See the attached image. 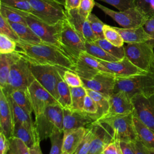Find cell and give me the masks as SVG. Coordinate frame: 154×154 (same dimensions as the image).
<instances>
[{
  "label": "cell",
  "instance_id": "6da1fadb",
  "mask_svg": "<svg viewBox=\"0 0 154 154\" xmlns=\"http://www.w3.org/2000/svg\"><path fill=\"white\" fill-rule=\"evenodd\" d=\"M17 50L21 56L32 65H49L63 71L75 72V62L58 47L47 45L29 44L19 40Z\"/></svg>",
  "mask_w": 154,
  "mask_h": 154
},
{
  "label": "cell",
  "instance_id": "7a4b0ae2",
  "mask_svg": "<svg viewBox=\"0 0 154 154\" xmlns=\"http://www.w3.org/2000/svg\"><path fill=\"white\" fill-rule=\"evenodd\" d=\"M96 121L105 128L112 140L133 142L138 139L133 120V113L105 114Z\"/></svg>",
  "mask_w": 154,
  "mask_h": 154
},
{
  "label": "cell",
  "instance_id": "3957f363",
  "mask_svg": "<svg viewBox=\"0 0 154 154\" xmlns=\"http://www.w3.org/2000/svg\"><path fill=\"white\" fill-rule=\"evenodd\" d=\"M125 56L137 67L154 76V40L144 43H127Z\"/></svg>",
  "mask_w": 154,
  "mask_h": 154
},
{
  "label": "cell",
  "instance_id": "277c9868",
  "mask_svg": "<svg viewBox=\"0 0 154 154\" xmlns=\"http://www.w3.org/2000/svg\"><path fill=\"white\" fill-rule=\"evenodd\" d=\"M119 91L125 92L131 98L136 94L149 97L154 94V76L146 73L128 78L116 76L114 92Z\"/></svg>",
  "mask_w": 154,
  "mask_h": 154
},
{
  "label": "cell",
  "instance_id": "5b68a950",
  "mask_svg": "<svg viewBox=\"0 0 154 154\" xmlns=\"http://www.w3.org/2000/svg\"><path fill=\"white\" fill-rule=\"evenodd\" d=\"M35 124L39 138L45 140L55 131L63 132V109L60 105L48 106L40 115L35 117Z\"/></svg>",
  "mask_w": 154,
  "mask_h": 154
},
{
  "label": "cell",
  "instance_id": "8992f818",
  "mask_svg": "<svg viewBox=\"0 0 154 154\" xmlns=\"http://www.w3.org/2000/svg\"><path fill=\"white\" fill-rule=\"evenodd\" d=\"M22 12L26 24L44 44L55 46L62 51L60 38L63 21L55 25H49L31 13Z\"/></svg>",
  "mask_w": 154,
  "mask_h": 154
},
{
  "label": "cell",
  "instance_id": "52a82bcc",
  "mask_svg": "<svg viewBox=\"0 0 154 154\" xmlns=\"http://www.w3.org/2000/svg\"><path fill=\"white\" fill-rule=\"evenodd\" d=\"M35 79L29 63L22 57L13 64L6 86L2 88L8 96L15 90L28 88Z\"/></svg>",
  "mask_w": 154,
  "mask_h": 154
},
{
  "label": "cell",
  "instance_id": "ba28073f",
  "mask_svg": "<svg viewBox=\"0 0 154 154\" xmlns=\"http://www.w3.org/2000/svg\"><path fill=\"white\" fill-rule=\"evenodd\" d=\"M33 15L49 25H55L67 19L65 8L54 0H29Z\"/></svg>",
  "mask_w": 154,
  "mask_h": 154
},
{
  "label": "cell",
  "instance_id": "9c48e42d",
  "mask_svg": "<svg viewBox=\"0 0 154 154\" xmlns=\"http://www.w3.org/2000/svg\"><path fill=\"white\" fill-rule=\"evenodd\" d=\"M62 51L74 62L82 52L85 51V42L73 28L67 19L62 22L60 38Z\"/></svg>",
  "mask_w": 154,
  "mask_h": 154
},
{
  "label": "cell",
  "instance_id": "30bf717a",
  "mask_svg": "<svg viewBox=\"0 0 154 154\" xmlns=\"http://www.w3.org/2000/svg\"><path fill=\"white\" fill-rule=\"evenodd\" d=\"M95 5L111 17L123 28H135L144 25L147 18L135 7L124 11H114L98 2Z\"/></svg>",
  "mask_w": 154,
  "mask_h": 154
},
{
  "label": "cell",
  "instance_id": "8fae6325",
  "mask_svg": "<svg viewBox=\"0 0 154 154\" xmlns=\"http://www.w3.org/2000/svg\"><path fill=\"white\" fill-rule=\"evenodd\" d=\"M30 66L35 79L58 100L57 84L64 71L49 65H32L30 64Z\"/></svg>",
  "mask_w": 154,
  "mask_h": 154
},
{
  "label": "cell",
  "instance_id": "7c38bea8",
  "mask_svg": "<svg viewBox=\"0 0 154 154\" xmlns=\"http://www.w3.org/2000/svg\"><path fill=\"white\" fill-rule=\"evenodd\" d=\"M28 91L35 117L42 114L48 106L59 105L58 100L36 79L29 85Z\"/></svg>",
  "mask_w": 154,
  "mask_h": 154
},
{
  "label": "cell",
  "instance_id": "4fadbf2b",
  "mask_svg": "<svg viewBox=\"0 0 154 154\" xmlns=\"http://www.w3.org/2000/svg\"><path fill=\"white\" fill-rule=\"evenodd\" d=\"M75 72L82 79H88L100 72L112 73L105 67L97 58L93 57L87 52H82L77 58Z\"/></svg>",
  "mask_w": 154,
  "mask_h": 154
},
{
  "label": "cell",
  "instance_id": "5bb4252c",
  "mask_svg": "<svg viewBox=\"0 0 154 154\" xmlns=\"http://www.w3.org/2000/svg\"><path fill=\"white\" fill-rule=\"evenodd\" d=\"M131 99L134 116L154 131V94L149 97L136 94Z\"/></svg>",
  "mask_w": 154,
  "mask_h": 154
},
{
  "label": "cell",
  "instance_id": "9a60e30c",
  "mask_svg": "<svg viewBox=\"0 0 154 154\" xmlns=\"http://www.w3.org/2000/svg\"><path fill=\"white\" fill-rule=\"evenodd\" d=\"M82 81L85 88L111 96L114 92L116 76L112 73L100 72L90 79Z\"/></svg>",
  "mask_w": 154,
  "mask_h": 154
},
{
  "label": "cell",
  "instance_id": "2e32d148",
  "mask_svg": "<svg viewBox=\"0 0 154 154\" xmlns=\"http://www.w3.org/2000/svg\"><path fill=\"white\" fill-rule=\"evenodd\" d=\"M14 117L11 101L0 87V129L8 139L13 137L14 129Z\"/></svg>",
  "mask_w": 154,
  "mask_h": 154
},
{
  "label": "cell",
  "instance_id": "e0dca14e",
  "mask_svg": "<svg viewBox=\"0 0 154 154\" xmlns=\"http://www.w3.org/2000/svg\"><path fill=\"white\" fill-rule=\"evenodd\" d=\"M63 109V132L72 129L85 127L88 128L98 119L96 116L85 112L72 110Z\"/></svg>",
  "mask_w": 154,
  "mask_h": 154
},
{
  "label": "cell",
  "instance_id": "ac0fdd59",
  "mask_svg": "<svg viewBox=\"0 0 154 154\" xmlns=\"http://www.w3.org/2000/svg\"><path fill=\"white\" fill-rule=\"evenodd\" d=\"M98 60L112 74L117 77L128 78L147 73L134 65L126 56L123 59L116 61H106Z\"/></svg>",
  "mask_w": 154,
  "mask_h": 154
},
{
  "label": "cell",
  "instance_id": "d6986e66",
  "mask_svg": "<svg viewBox=\"0 0 154 154\" xmlns=\"http://www.w3.org/2000/svg\"><path fill=\"white\" fill-rule=\"evenodd\" d=\"M66 12L67 20L85 42H94L96 40L87 19L79 13L78 8L66 10Z\"/></svg>",
  "mask_w": 154,
  "mask_h": 154
},
{
  "label": "cell",
  "instance_id": "ffe728a7",
  "mask_svg": "<svg viewBox=\"0 0 154 154\" xmlns=\"http://www.w3.org/2000/svg\"><path fill=\"white\" fill-rule=\"evenodd\" d=\"M109 107L106 114H127L133 113L131 97L124 91L114 92L109 99Z\"/></svg>",
  "mask_w": 154,
  "mask_h": 154
},
{
  "label": "cell",
  "instance_id": "44dd1931",
  "mask_svg": "<svg viewBox=\"0 0 154 154\" xmlns=\"http://www.w3.org/2000/svg\"><path fill=\"white\" fill-rule=\"evenodd\" d=\"M88 128L81 127L63 132V144L62 152L74 154L86 135Z\"/></svg>",
  "mask_w": 154,
  "mask_h": 154
},
{
  "label": "cell",
  "instance_id": "7402d4cb",
  "mask_svg": "<svg viewBox=\"0 0 154 154\" xmlns=\"http://www.w3.org/2000/svg\"><path fill=\"white\" fill-rule=\"evenodd\" d=\"M126 43H144L153 40L154 38L144 29L143 26L135 28L114 27Z\"/></svg>",
  "mask_w": 154,
  "mask_h": 154
},
{
  "label": "cell",
  "instance_id": "603a6c76",
  "mask_svg": "<svg viewBox=\"0 0 154 154\" xmlns=\"http://www.w3.org/2000/svg\"><path fill=\"white\" fill-rule=\"evenodd\" d=\"M21 57V55L17 50L10 54H0V87L2 88L5 87L13 64Z\"/></svg>",
  "mask_w": 154,
  "mask_h": 154
},
{
  "label": "cell",
  "instance_id": "cb8c5ba5",
  "mask_svg": "<svg viewBox=\"0 0 154 154\" xmlns=\"http://www.w3.org/2000/svg\"><path fill=\"white\" fill-rule=\"evenodd\" d=\"M133 120L138 140L147 148L154 149V131L133 114Z\"/></svg>",
  "mask_w": 154,
  "mask_h": 154
},
{
  "label": "cell",
  "instance_id": "d4e9b609",
  "mask_svg": "<svg viewBox=\"0 0 154 154\" xmlns=\"http://www.w3.org/2000/svg\"><path fill=\"white\" fill-rule=\"evenodd\" d=\"M11 101L12 109H13V112L14 122H19L21 123L26 128L29 130L32 133H33L34 135L38 137L37 132V129H36L35 122H34L32 121L31 117V114L28 113L22 108H21L20 106L16 104L14 102L12 101L11 99Z\"/></svg>",
  "mask_w": 154,
  "mask_h": 154
},
{
  "label": "cell",
  "instance_id": "484cf974",
  "mask_svg": "<svg viewBox=\"0 0 154 154\" xmlns=\"http://www.w3.org/2000/svg\"><path fill=\"white\" fill-rule=\"evenodd\" d=\"M10 23L20 41L29 44L43 43L27 24L14 22H10Z\"/></svg>",
  "mask_w": 154,
  "mask_h": 154
},
{
  "label": "cell",
  "instance_id": "4316f807",
  "mask_svg": "<svg viewBox=\"0 0 154 154\" xmlns=\"http://www.w3.org/2000/svg\"><path fill=\"white\" fill-rule=\"evenodd\" d=\"M8 96H10L13 102L22 108L29 114H31L33 112L28 88L15 90Z\"/></svg>",
  "mask_w": 154,
  "mask_h": 154
},
{
  "label": "cell",
  "instance_id": "83f0119b",
  "mask_svg": "<svg viewBox=\"0 0 154 154\" xmlns=\"http://www.w3.org/2000/svg\"><path fill=\"white\" fill-rule=\"evenodd\" d=\"M13 137H15L22 140L29 148L31 147L36 143L40 141L38 136L34 135L19 122H14Z\"/></svg>",
  "mask_w": 154,
  "mask_h": 154
},
{
  "label": "cell",
  "instance_id": "f1b7e54d",
  "mask_svg": "<svg viewBox=\"0 0 154 154\" xmlns=\"http://www.w3.org/2000/svg\"><path fill=\"white\" fill-rule=\"evenodd\" d=\"M63 75L60 76L57 84V93L58 96L57 100L63 109H70L72 105L70 88L64 80Z\"/></svg>",
  "mask_w": 154,
  "mask_h": 154
},
{
  "label": "cell",
  "instance_id": "f546056e",
  "mask_svg": "<svg viewBox=\"0 0 154 154\" xmlns=\"http://www.w3.org/2000/svg\"><path fill=\"white\" fill-rule=\"evenodd\" d=\"M85 88L87 94L89 95L95 101L98 106L99 117L100 118V117L106 114L109 110V99L110 96L89 88Z\"/></svg>",
  "mask_w": 154,
  "mask_h": 154
},
{
  "label": "cell",
  "instance_id": "4dcf8cb0",
  "mask_svg": "<svg viewBox=\"0 0 154 154\" xmlns=\"http://www.w3.org/2000/svg\"><path fill=\"white\" fill-rule=\"evenodd\" d=\"M85 52L97 59L106 61H116L120 60L107 52L94 42H85Z\"/></svg>",
  "mask_w": 154,
  "mask_h": 154
},
{
  "label": "cell",
  "instance_id": "1f68e13d",
  "mask_svg": "<svg viewBox=\"0 0 154 154\" xmlns=\"http://www.w3.org/2000/svg\"><path fill=\"white\" fill-rule=\"evenodd\" d=\"M71 92L72 105L71 109L83 111L84 99L86 96V88L84 86L70 87Z\"/></svg>",
  "mask_w": 154,
  "mask_h": 154
},
{
  "label": "cell",
  "instance_id": "d6a6232c",
  "mask_svg": "<svg viewBox=\"0 0 154 154\" xmlns=\"http://www.w3.org/2000/svg\"><path fill=\"white\" fill-rule=\"evenodd\" d=\"M0 14L4 16L10 22L26 24L22 10L0 4Z\"/></svg>",
  "mask_w": 154,
  "mask_h": 154
},
{
  "label": "cell",
  "instance_id": "836d02e7",
  "mask_svg": "<svg viewBox=\"0 0 154 154\" xmlns=\"http://www.w3.org/2000/svg\"><path fill=\"white\" fill-rule=\"evenodd\" d=\"M94 43L103 48L107 52L119 58V60H122L125 57L124 46L122 47H117L109 42L105 38L96 40Z\"/></svg>",
  "mask_w": 154,
  "mask_h": 154
},
{
  "label": "cell",
  "instance_id": "e575fe53",
  "mask_svg": "<svg viewBox=\"0 0 154 154\" xmlns=\"http://www.w3.org/2000/svg\"><path fill=\"white\" fill-rule=\"evenodd\" d=\"M103 34L105 38L112 45L117 47L123 46L124 40L114 27L105 24L103 26Z\"/></svg>",
  "mask_w": 154,
  "mask_h": 154
},
{
  "label": "cell",
  "instance_id": "d590c367",
  "mask_svg": "<svg viewBox=\"0 0 154 154\" xmlns=\"http://www.w3.org/2000/svg\"><path fill=\"white\" fill-rule=\"evenodd\" d=\"M95 129L93 124L89 126L88 131L82 143L80 144L74 154H88L92 141L94 137Z\"/></svg>",
  "mask_w": 154,
  "mask_h": 154
},
{
  "label": "cell",
  "instance_id": "8d00e7d4",
  "mask_svg": "<svg viewBox=\"0 0 154 154\" xmlns=\"http://www.w3.org/2000/svg\"><path fill=\"white\" fill-rule=\"evenodd\" d=\"M87 20L96 38V40L105 38L103 34V26L105 23L93 13H91L89 15Z\"/></svg>",
  "mask_w": 154,
  "mask_h": 154
},
{
  "label": "cell",
  "instance_id": "74e56055",
  "mask_svg": "<svg viewBox=\"0 0 154 154\" xmlns=\"http://www.w3.org/2000/svg\"><path fill=\"white\" fill-rule=\"evenodd\" d=\"M9 140L10 150L8 153L10 154H30L29 148L20 138L12 137Z\"/></svg>",
  "mask_w": 154,
  "mask_h": 154
},
{
  "label": "cell",
  "instance_id": "f35d334b",
  "mask_svg": "<svg viewBox=\"0 0 154 154\" xmlns=\"http://www.w3.org/2000/svg\"><path fill=\"white\" fill-rule=\"evenodd\" d=\"M51 147L49 154H61L63 144V132L55 131L49 137Z\"/></svg>",
  "mask_w": 154,
  "mask_h": 154
},
{
  "label": "cell",
  "instance_id": "ab89813d",
  "mask_svg": "<svg viewBox=\"0 0 154 154\" xmlns=\"http://www.w3.org/2000/svg\"><path fill=\"white\" fill-rule=\"evenodd\" d=\"M135 7L147 19L154 16V0H135Z\"/></svg>",
  "mask_w": 154,
  "mask_h": 154
},
{
  "label": "cell",
  "instance_id": "60d3db41",
  "mask_svg": "<svg viewBox=\"0 0 154 154\" xmlns=\"http://www.w3.org/2000/svg\"><path fill=\"white\" fill-rule=\"evenodd\" d=\"M0 4L29 13L32 11L29 0H0Z\"/></svg>",
  "mask_w": 154,
  "mask_h": 154
},
{
  "label": "cell",
  "instance_id": "b9f144b4",
  "mask_svg": "<svg viewBox=\"0 0 154 154\" xmlns=\"http://www.w3.org/2000/svg\"><path fill=\"white\" fill-rule=\"evenodd\" d=\"M17 43L8 36L0 34V54H6L16 51Z\"/></svg>",
  "mask_w": 154,
  "mask_h": 154
},
{
  "label": "cell",
  "instance_id": "7bdbcfd3",
  "mask_svg": "<svg viewBox=\"0 0 154 154\" xmlns=\"http://www.w3.org/2000/svg\"><path fill=\"white\" fill-rule=\"evenodd\" d=\"M0 34L8 36L16 42L20 40L18 35L11 26L10 22L1 14H0Z\"/></svg>",
  "mask_w": 154,
  "mask_h": 154
},
{
  "label": "cell",
  "instance_id": "ee69618b",
  "mask_svg": "<svg viewBox=\"0 0 154 154\" xmlns=\"http://www.w3.org/2000/svg\"><path fill=\"white\" fill-rule=\"evenodd\" d=\"M63 78L70 87H78L83 86V82L81 78L73 71H64L63 75Z\"/></svg>",
  "mask_w": 154,
  "mask_h": 154
},
{
  "label": "cell",
  "instance_id": "f6af8a7d",
  "mask_svg": "<svg viewBox=\"0 0 154 154\" xmlns=\"http://www.w3.org/2000/svg\"><path fill=\"white\" fill-rule=\"evenodd\" d=\"M104 2H106L117 9L119 11H124L130 8L135 7V0H97Z\"/></svg>",
  "mask_w": 154,
  "mask_h": 154
},
{
  "label": "cell",
  "instance_id": "bcb514c9",
  "mask_svg": "<svg viewBox=\"0 0 154 154\" xmlns=\"http://www.w3.org/2000/svg\"><path fill=\"white\" fill-rule=\"evenodd\" d=\"M98 111L99 108L95 101L89 95L87 94L84 99L83 111L87 114L95 116L99 119Z\"/></svg>",
  "mask_w": 154,
  "mask_h": 154
},
{
  "label": "cell",
  "instance_id": "7dc6e473",
  "mask_svg": "<svg viewBox=\"0 0 154 154\" xmlns=\"http://www.w3.org/2000/svg\"><path fill=\"white\" fill-rule=\"evenodd\" d=\"M95 5L94 0H81L79 7L78 8L79 13L85 19H87L91 13L92 10Z\"/></svg>",
  "mask_w": 154,
  "mask_h": 154
},
{
  "label": "cell",
  "instance_id": "c3c4849f",
  "mask_svg": "<svg viewBox=\"0 0 154 154\" xmlns=\"http://www.w3.org/2000/svg\"><path fill=\"white\" fill-rule=\"evenodd\" d=\"M103 153L105 154H123L120 144V141L112 140L105 146Z\"/></svg>",
  "mask_w": 154,
  "mask_h": 154
},
{
  "label": "cell",
  "instance_id": "681fc988",
  "mask_svg": "<svg viewBox=\"0 0 154 154\" xmlns=\"http://www.w3.org/2000/svg\"><path fill=\"white\" fill-rule=\"evenodd\" d=\"M10 150V140L0 132V154H8Z\"/></svg>",
  "mask_w": 154,
  "mask_h": 154
},
{
  "label": "cell",
  "instance_id": "f907efd6",
  "mask_svg": "<svg viewBox=\"0 0 154 154\" xmlns=\"http://www.w3.org/2000/svg\"><path fill=\"white\" fill-rule=\"evenodd\" d=\"M123 154H135L134 143L132 141H120Z\"/></svg>",
  "mask_w": 154,
  "mask_h": 154
},
{
  "label": "cell",
  "instance_id": "816d5d0a",
  "mask_svg": "<svg viewBox=\"0 0 154 154\" xmlns=\"http://www.w3.org/2000/svg\"><path fill=\"white\" fill-rule=\"evenodd\" d=\"M135 154H150L148 148L146 147L139 140L133 141Z\"/></svg>",
  "mask_w": 154,
  "mask_h": 154
},
{
  "label": "cell",
  "instance_id": "f5cc1de1",
  "mask_svg": "<svg viewBox=\"0 0 154 154\" xmlns=\"http://www.w3.org/2000/svg\"><path fill=\"white\" fill-rule=\"evenodd\" d=\"M143 27L145 31L154 38V16L148 18L146 20Z\"/></svg>",
  "mask_w": 154,
  "mask_h": 154
},
{
  "label": "cell",
  "instance_id": "db71d44e",
  "mask_svg": "<svg viewBox=\"0 0 154 154\" xmlns=\"http://www.w3.org/2000/svg\"><path fill=\"white\" fill-rule=\"evenodd\" d=\"M81 0H66L65 10L66 11L75 8H78L79 7Z\"/></svg>",
  "mask_w": 154,
  "mask_h": 154
},
{
  "label": "cell",
  "instance_id": "11a10c76",
  "mask_svg": "<svg viewBox=\"0 0 154 154\" xmlns=\"http://www.w3.org/2000/svg\"><path fill=\"white\" fill-rule=\"evenodd\" d=\"M30 154H43L40 146V141L36 143L29 148Z\"/></svg>",
  "mask_w": 154,
  "mask_h": 154
},
{
  "label": "cell",
  "instance_id": "9f6ffc18",
  "mask_svg": "<svg viewBox=\"0 0 154 154\" xmlns=\"http://www.w3.org/2000/svg\"><path fill=\"white\" fill-rule=\"evenodd\" d=\"M56 2H58L59 4H61L62 5H63L64 7L65 6V4H66V0H54Z\"/></svg>",
  "mask_w": 154,
  "mask_h": 154
},
{
  "label": "cell",
  "instance_id": "6f0895ef",
  "mask_svg": "<svg viewBox=\"0 0 154 154\" xmlns=\"http://www.w3.org/2000/svg\"><path fill=\"white\" fill-rule=\"evenodd\" d=\"M148 150H149L150 154H154V149H149L148 148Z\"/></svg>",
  "mask_w": 154,
  "mask_h": 154
},
{
  "label": "cell",
  "instance_id": "680465c9",
  "mask_svg": "<svg viewBox=\"0 0 154 154\" xmlns=\"http://www.w3.org/2000/svg\"><path fill=\"white\" fill-rule=\"evenodd\" d=\"M61 154H67V153H64V152H62Z\"/></svg>",
  "mask_w": 154,
  "mask_h": 154
},
{
  "label": "cell",
  "instance_id": "91938a15",
  "mask_svg": "<svg viewBox=\"0 0 154 154\" xmlns=\"http://www.w3.org/2000/svg\"><path fill=\"white\" fill-rule=\"evenodd\" d=\"M101 154H105V153H101Z\"/></svg>",
  "mask_w": 154,
  "mask_h": 154
},
{
  "label": "cell",
  "instance_id": "94428289",
  "mask_svg": "<svg viewBox=\"0 0 154 154\" xmlns=\"http://www.w3.org/2000/svg\"><path fill=\"white\" fill-rule=\"evenodd\" d=\"M8 154H10V153H8Z\"/></svg>",
  "mask_w": 154,
  "mask_h": 154
}]
</instances>
